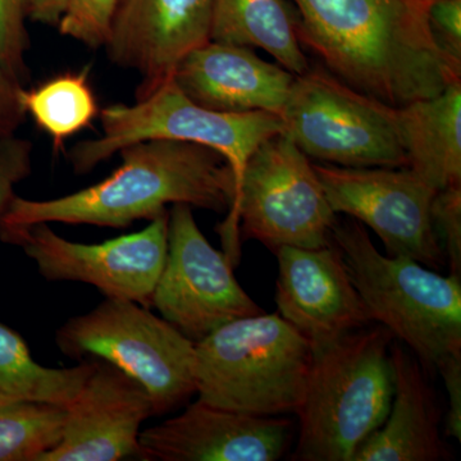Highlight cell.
Masks as SVG:
<instances>
[{
	"mask_svg": "<svg viewBox=\"0 0 461 461\" xmlns=\"http://www.w3.org/2000/svg\"><path fill=\"white\" fill-rule=\"evenodd\" d=\"M314 168L333 212L375 230L387 256L409 258L429 268L445 266L430 221L437 191L417 173L408 167Z\"/></svg>",
	"mask_w": 461,
	"mask_h": 461,
	"instance_id": "7c38bea8",
	"label": "cell"
},
{
	"mask_svg": "<svg viewBox=\"0 0 461 461\" xmlns=\"http://www.w3.org/2000/svg\"><path fill=\"white\" fill-rule=\"evenodd\" d=\"M56 342L66 357H93L135 379L150 396L154 415L196 393L195 342L138 303L105 297L89 313L67 321Z\"/></svg>",
	"mask_w": 461,
	"mask_h": 461,
	"instance_id": "ba28073f",
	"label": "cell"
},
{
	"mask_svg": "<svg viewBox=\"0 0 461 461\" xmlns=\"http://www.w3.org/2000/svg\"><path fill=\"white\" fill-rule=\"evenodd\" d=\"M213 0H123L105 50L140 75L136 99L167 78L189 51L211 41Z\"/></svg>",
	"mask_w": 461,
	"mask_h": 461,
	"instance_id": "2e32d148",
	"label": "cell"
},
{
	"mask_svg": "<svg viewBox=\"0 0 461 461\" xmlns=\"http://www.w3.org/2000/svg\"><path fill=\"white\" fill-rule=\"evenodd\" d=\"M397 113L406 167L436 191L461 185V81Z\"/></svg>",
	"mask_w": 461,
	"mask_h": 461,
	"instance_id": "d6986e66",
	"label": "cell"
},
{
	"mask_svg": "<svg viewBox=\"0 0 461 461\" xmlns=\"http://www.w3.org/2000/svg\"><path fill=\"white\" fill-rule=\"evenodd\" d=\"M102 133L76 144L69 162L76 173L93 171L122 149L142 141L191 142L223 157L235 181V202L249 159L260 144L284 132L280 115L267 112L230 113L196 104L167 78L133 104H112L99 113ZM232 202V204H233ZM230 204V205H232Z\"/></svg>",
	"mask_w": 461,
	"mask_h": 461,
	"instance_id": "8992f818",
	"label": "cell"
},
{
	"mask_svg": "<svg viewBox=\"0 0 461 461\" xmlns=\"http://www.w3.org/2000/svg\"><path fill=\"white\" fill-rule=\"evenodd\" d=\"M32 144L16 136L0 138V215L16 196L14 189L32 173Z\"/></svg>",
	"mask_w": 461,
	"mask_h": 461,
	"instance_id": "4316f807",
	"label": "cell"
},
{
	"mask_svg": "<svg viewBox=\"0 0 461 461\" xmlns=\"http://www.w3.org/2000/svg\"><path fill=\"white\" fill-rule=\"evenodd\" d=\"M196 104L218 112L282 115L295 75L253 48L209 41L189 51L172 74Z\"/></svg>",
	"mask_w": 461,
	"mask_h": 461,
	"instance_id": "e0dca14e",
	"label": "cell"
},
{
	"mask_svg": "<svg viewBox=\"0 0 461 461\" xmlns=\"http://www.w3.org/2000/svg\"><path fill=\"white\" fill-rule=\"evenodd\" d=\"M29 7L30 0H0V65L21 84L29 78Z\"/></svg>",
	"mask_w": 461,
	"mask_h": 461,
	"instance_id": "d4e9b609",
	"label": "cell"
},
{
	"mask_svg": "<svg viewBox=\"0 0 461 461\" xmlns=\"http://www.w3.org/2000/svg\"><path fill=\"white\" fill-rule=\"evenodd\" d=\"M297 23L296 9L286 0H213L211 41L263 50L299 76L311 65Z\"/></svg>",
	"mask_w": 461,
	"mask_h": 461,
	"instance_id": "ffe728a7",
	"label": "cell"
},
{
	"mask_svg": "<svg viewBox=\"0 0 461 461\" xmlns=\"http://www.w3.org/2000/svg\"><path fill=\"white\" fill-rule=\"evenodd\" d=\"M332 241L373 321L408 346L424 369L461 357V278L379 253L357 221L336 222Z\"/></svg>",
	"mask_w": 461,
	"mask_h": 461,
	"instance_id": "3957f363",
	"label": "cell"
},
{
	"mask_svg": "<svg viewBox=\"0 0 461 461\" xmlns=\"http://www.w3.org/2000/svg\"><path fill=\"white\" fill-rule=\"evenodd\" d=\"M430 221L450 275L461 277V185L437 191Z\"/></svg>",
	"mask_w": 461,
	"mask_h": 461,
	"instance_id": "484cf974",
	"label": "cell"
},
{
	"mask_svg": "<svg viewBox=\"0 0 461 461\" xmlns=\"http://www.w3.org/2000/svg\"><path fill=\"white\" fill-rule=\"evenodd\" d=\"M94 362L48 368L33 359L25 339L0 323V402H42L66 408L89 377Z\"/></svg>",
	"mask_w": 461,
	"mask_h": 461,
	"instance_id": "44dd1931",
	"label": "cell"
},
{
	"mask_svg": "<svg viewBox=\"0 0 461 461\" xmlns=\"http://www.w3.org/2000/svg\"><path fill=\"white\" fill-rule=\"evenodd\" d=\"M65 408L0 402V461H41L62 437Z\"/></svg>",
	"mask_w": 461,
	"mask_h": 461,
	"instance_id": "603a6c76",
	"label": "cell"
},
{
	"mask_svg": "<svg viewBox=\"0 0 461 461\" xmlns=\"http://www.w3.org/2000/svg\"><path fill=\"white\" fill-rule=\"evenodd\" d=\"M154 415L144 387L103 360L65 408L62 437L41 461H118L140 456L141 426Z\"/></svg>",
	"mask_w": 461,
	"mask_h": 461,
	"instance_id": "5bb4252c",
	"label": "cell"
},
{
	"mask_svg": "<svg viewBox=\"0 0 461 461\" xmlns=\"http://www.w3.org/2000/svg\"><path fill=\"white\" fill-rule=\"evenodd\" d=\"M336 222L311 158L281 132L249 159L220 233L236 266L241 240H257L273 253L284 247L320 249L332 242Z\"/></svg>",
	"mask_w": 461,
	"mask_h": 461,
	"instance_id": "52a82bcc",
	"label": "cell"
},
{
	"mask_svg": "<svg viewBox=\"0 0 461 461\" xmlns=\"http://www.w3.org/2000/svg\"><path fill=\"white\" fill-rule=\"evenodd\" d=\"M67 0H30L29 20L41 25L57 26Z\"/></svg>",
	"mask_w": 461,
	"mask_h": 461,
	"instance_id": "4dcf8cb0",
	"label": "cell"
},
{
	"mask_svg": "<svg viewBox=\"0 0 461 461\" xmlns=\"http://www.w3.org/2000/svg\"><path fill=\"white\" fill-rule=\"evenodd\" d=\"M444 379L448 393V411L445 432L460 442L461 439V357L447 360L437 371Z\"/></svg>",
	"mask_w": 461,
	"mask_h": 461,
	"instance_id": "f546056e",
	"label": "cell"
},
{
	"mask_svg": "<svg viewBox=\"0 0 461 461\" xmlns=\"http://www.w3.org/2000/svg\"><path fill=\"white\" fill-rule=\"evenodd\" d=\"M427 17L439 50L461 63V0H432L427 7Z\"/></svg>",
	"mask_w": 461,
	"mask_h": 461,
	"instance_id": "83f0119b",
	"label": "cell"
},
{
	"mask_svg": "<svg viewBox=\"0 0 461 461\" xmlns=\"http://www.w3.org/2000/svg\"><path fill=\"white\" fill-rule=\"evenodd\" d=\"M168 213L149 221L139 232L99 244L69 241L50 223L0 229V239L23 248L45 280L83 282L109 299L150 308L168 249Z\"/></svg>",
	"mask_w": 461,
	"mask_h": 461,
	"instance_id": "30bf717a",
	"label": "cell"
},
{
	"mask_svg": "<svg viewBox=\"0 0 461 461\" xmlns=\"http://www.w3.org/2000/svg\"><path fill=\"white\" fill-rule=\"evenodd\" d=\"M393 395L386 420L355 451L351 461H438L450 453L439 435V409L426 369L393 339Z\"/></svg>",
	"mask_w": 461,
	"mask_h": 461,
	"instance_id": "ac0fdd59",
	"label": "cell"
},
{
	"mask_svg": "<svg viewBox=\"0 0 461 461\" xmlns=\"http://www.w3.org/2000/svg\"><path fill=\"white\" fill-rule=\"evenodd\" d=\"M233 267L203 235L193 206L172 205L166 262L151 306L195 344L223 324L264 313L240 286Z\"/></svg>",
	"mask_w": 461,
	"mask_h": 461,
	"instance_id": "8fae6325",
	"label": "cell"
},
{
	"mask_svg": "<svg viewBox=\"0 0 461 461\" xmlns=\"http://www.w3.org/2000/svg\"><path fill=\"white\" fill-rule=\"evenodd\" d=\"M293 423L286 418L258 417L191 403L139 437L141 460L276 461L286 453Z\"/></svg>",
	"mask_w": 461,
	"mask_h": 461,
	"instance_id": "9a60e30c",
	"label": "cell"
},
{
	"mask_svg": "<svg viewBox=\"0 0 461 461\" xmlns=\"http://www.w3.org/2000/svg\"><path fill=\"white\" fill-rule=\"evenodd\" d=\"M195 348L200 402L258 417L297 412L302 406L313 350L280 314L230 321Z\"/></svg>",
	"mask_w": 461,
	"mask_h": 461,
	"instance_id": "5b68a950",
	"label": "cell"
},
{
	"mask_svg": "<svg viewBox=\"0 0 461 461\" xmlns=\"http://www.w3.org/2000/svg\"><path fill=\"white\" fill-rule=\"evenodd\" d=\"M23 85L0 65V138L14 136L25 120Z\"/></svg>",
	"mask_w": 461,
	"mask_h": 461,
	"instance_id": "f1b7e54d",
	"label": "cell"
},
{
	"mask_svg": "<svg viewBox=\"0 0 461 461\" xmlns=\"http://www.w3.org/2000/svg\"><path fill=\"white\" fill-rule=\"evenodd\" d=\"M123 0H67L58 23L60 35L91 50L105 48Z\"/></svg>",
	"mask_w": 461,
	"mask_h": 461,
	"instance_id": "cb8c5ba5",
	"label": "cell"
},
{
	"mask_svg": "<svg viewBox=\"0 0 461 461\" xmlns=\"http://www.w3.org/2000/svg\"><path fill=\"white\" fill-rule=\"evenodd\" d=\"M278 314L321 353L355 330L371 326L335 242L320 249L284 247L276 251Z\"/></svg>",
	"mask_w": 461,
	"mask_h": 461,
	"instance_id": "4fadbf2b",
	"label": "cell"
},
{
	"mask_svg": "<svg viewBox=\"0 0 461 461\" xmlns=\"http://www.w3.org/2000/svg\"><path fill=\"white\" fill-rule=\"evenodd\" d=\"M421 2L427 3V5H429V3L432 2V0H421Z\"/></svg>",
	"mask_w": 461,
	"mask_h": 461,
	"instance_id": "1f68e13d",
	"label": "cell"
},
{
	"mask_svg": "<svg viewBox=\"0 0 461 461\" xmlns=\"http://www.w3.org/2000/svg\"><path fill=\"white\" fill-rule=\"evenodd\" d=\"M122 165L109 177L69 195L47 200L14 196L0 229L38 223L91 224L124 229L135 221L186 204L223 213L235 198V181L217 151L191 142L151 140L120 151Z\"/></svg>",
	"mask_w": 461,
	"mask_h": 461,
	"instance_id": "7a4b0ae2",
	"label": "cell"
},
{
	"mask_svg": "<svg viewBox=\"0 0 461 461\" xmlns=\"http://www.w3.org/2000/svg\"><path fill=\"white\" fill-rule=\"evenodd\" d=\"M26 114L53 141L54 150L87 126L99 114L86 72L63 74L32 90L23 91Z\"/></svg>",
	"mask_w": 461,
	"mask_h": 461,
	"instance_id": "7402d4cb",
	"label": "cell"
},
{
	"mask_svg": "<svg viewBox=\"0 0 461 461\" xmlns=\"http://www.w3.org/2000/svg\"><path fill=\"white\" fill-rule=\"evenodd\" d=\"M303 48L353 89L393 108L461 81L439 50L421 0H291Z\"/></svg>",
	"mask_w": 461,
	"mask_h": 461,
	"instance_id": "6da1fadb",
	"label": "cell"
},
{
	"mask_svg": "<svg viewBox=\"0 0 461 461\" xmlns=\"http://www.w3.org/2000/svg\"><path fill=\"white\" fill-rule=\"evenodd\" d=\"M397 109L311 66L295 76L281 118L284 132L311 159L351 168L406 167Z\"/></svg>",
	"mask_w": 461,
	"mask_h": 461,
	"instance_id": "9c48e42d",
	"label": "cell"
},
{
	"mask_svg": "<svg viewBox=\"0 0 461 461\" xmlns=\"http://www.w3.org/2000/svg\"><path fill=\"white\" fill-rule=\"evenodd\" d=\"M386 327H366L314 355L296 414L299 438L291 459L351 461L386 420L393 395Z\"/></svg>",
	"mask_w": 461,
	"mask_h": 461,
	"instance_id": "277c9868",
	"label": "cell"
}]
</instances>
